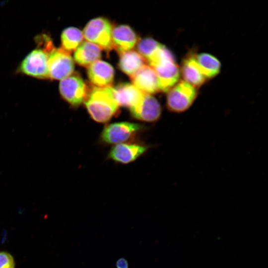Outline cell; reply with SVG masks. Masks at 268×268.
Here are the masks:
<instances>
[{
    "label": "cell",
    "mask_w": 268,
    "mask_h": 268,
    "mask_svg": "<svg viewBox=\"0 0 268 268\" xmlns=\"http://www.w3.org/2000/svg\"><path fill=\"white\" fill-rule=\"evenodd\" d=\"M87 75L95 87L105 88L110 86L114 77V69L109 63L98 60L88 67Z\"/></svg>",
    "instance_id": "12"
},
{
    "label": "cell",
    "mask_w": 268,
    "mask_h": 268,
    "mask_svg": "<svg viewBox=\"0 0 268 268\" xmlns=\"http://www.w3.org/2000/svg\"><path fill=\"white\" fill-rule=\"evenodd\" d=\"M101 50L98 45L88 41H84L75 50L74 60L78 65L88 67L100 58Z\"/></svg>",
    "instance_id": "16"
},
{
    "label": "cell",
    "mask_w": 268,
    "mask_h": 268,
    "mask_svg": "<svg viewBox=\"0 0 268 268\" xmlns=\"http://www.w3.org/2000/svg\"><path fill=\"white\" fill-rule=\"evenodd\" d=\"M110 86L93 87L88 90L83 102L91 118L97 123L108 122L119 111V106L112 96Z\"/></svg>",
    "instance_id": "1"
},
{
    "label": "cell",
    "mask_w": 268,
    "mask_h": 268,
    "mask_svg": "<svg viewBox=\"0 0 268 268\" xmlns=\"http://www.w3.org/2000/svg\"><path fill=\"white\" fill-rule=\"evenodd\" d=\"M180 72L184 81L197 88L207 79L201 73L196 62V54L193 53L189 54L183 59Z\"/></svg>",
    "instance_id": "15"
},
{
    "label": "cell",
    "mask_w": 268,
    "mask_h": 268,
    "mask_svg": "<svg viewBox=\"0 0 268 268\" xmlns=\"http://www.w3.org/2000/svg\"><path fill=\"white\" fill-rule=\"evenodd\" d=\"M197 95V88L184 80H180L167 92V108L172 112H184L192 106Z\"/></svg>",
    "instance_id": "2"
},
{
    "label": "cell",
    "mask_w": 268,
    "mask_h": 268,
    "mask_svg": "<svg viewBox=\"0 0 268 268\" xmlns=\"http://www.w3.org/2000/svg\"><path fill=\"white\" fill-rule=\"evenodd\" d=\"M48 53L41 48H37L23 59L19 66V70L23 73L36 78H48Z\"/></svg>",
    "instance_id": "7"
},
{
    "label": "cell",
    "mask_w": 268,
    "mask_h": 268,
    "mask_svg": "<svg viewBox=\"0 0 268 268\" xmlns=\"http://www.w3.org/2000/svg\"><path fill=\"white\" fill-rule=\"evenodd\" d=\"M83 38L82 32L79 29L73 27L67 28L61 34L62 48L70 53L77 49Z\"/></svg>",
    "instance_id": "19"
},
{
    "label": "cell",
    "mask_w": 268,
    "mask_h": 268,
    "mask_svg": "<svg viewBox=\"0 0 268 268\" xmlns=\"http://www.w3.org/2000/svg\"><path fill=\"white\" fill-rule=\"evenodd\" d=\"M131 78L133 84L144 93L151 94L159 91L156 73L149 65H143Z\"/></svg>",
    "instance_id": "14"
},
{
    "label": "cell",
    "mask_w": 268,
    "mask_h": 268,
    "mask_svg": "<svg viewBox=\"0 0 268 268\" xmlns=\"http://www.w3.org/2000/svg\"><path fill=\"white\" fill-rule=\"evenodd\" d=\"M116 268H129V263L127 260L124 258H120L116 262Z\"/></svg>",
    "instance_id": "22"
},
{
    "label": "cell",
    "mask_w": 268,
    "mask_h": 268,
    "mask_svg": "<svg viewBox=\"0 0 268 268\" xmlns=\"http://www.w3.org/2000/svg\"><path fill=\"white\" fill-rule=\"evenodd\" d=\"M148 149L146 145L134 143L116 144L110 150L108 157L117 162L127 164L133 162Z\"/></svg>",
    "instance_id": "10"
},
{
    "label": "cell",
    "mask_w": 268,
    "mask_h": 268,
    "mask_svg": "<svg viewBox=\"0 0 268 268\" xmlns=\"http://www.w3.org/2000/svg\"><path fill=\"white\" fill-rule=\"evenodd\" d=\"M49 78L63 79L71 75L74 65L70 53L62 47H54L48 54V60Z\"/></svg>",
    "instance_id": "5"
},
{
    "label": "cell",
    "mask_w": 268,
    "mask_h": 268,
    "mask_svg": "<svg viewBox=\"0 0 268 268\" xmlns=\"http://www.w3.org/2000/svg\"><path fill=\"white\" fill-rule=\"evenodd\" d=\"M152 67L157 76L159 91L168 92L178 82L180 72L175 60L163 61Z\"/></svg>",
    "instance_id": "9"
},
{
    "label": "cell",
    "mask_w": 268,
    "mask_h": 268,
    "mask_svg": "<svg viewBox=\"0 0 268 268\" xmlns=\"http://www.w3.org/2000/svg\"><path fill=\"white\" fill-rule=\"evenodd\" d=\"M16 262L13 256L5 251H0V268H15Z\"/></svg>",
    "instance_id": "21"
},
{
    "label": "cell",
    "mask_w": 268,
    "mask_h": 268,
    "mask_svg": "<svg viewBox=\"0 0 268 268\" xmlns=\"http://www.w3.org/2000/svg\"><path fill=\"white\" fill-rule=\"evenodd\" d=\"M162 45L154 39L147 37L138 41L137 49L138 53L147 62Z\"/></svg>",
    "instance_id": "20"
},
{
    "label": "cell",
    "mask_w": 268,
    "mask_h": 268,
    "mask_svg": "<svg viewBox=\"0 0 268 268\" xmlns=\"http://www.w3.org/2000/svg\"><path fill=\"white\" fill-rule=\"evenodd\" d=\"M119 55V67L123 72L130 77L144 65L145 60L136 51L130 50Z\"/></svg>",
    "instance_id": "17"
},
{
    "label": "cell",
    "mask_w": 268,
    "mask_h": 268,
    "mask_svg": "<svg viewBox=\"0 0 268 268\" xmlns=\"http://www.w3.org/2000/svg\"><path fill=\"white\" fill-rule=\"evenodd\" d=\"M196 60L201 73L206 79L212 78L220 72V62L211 54L200 53L196 55Z\"/></svg>",
    "instance_id": "18"
},
{
    "label": "cell",
    "mask_w": 268,
    "mask_h": 268,
    "mask_svg": "<svg viewBox=\"0 0 268 268\" xmlns=\"http://www.w3.org/2000/svg\"><path fill=\"white\" fill-rule=\"evenodd\" d=\"M88 90L83 79L76 73L61 80L59 84L62 97L73 107L84 102Z\"/></svg>",
    "instance_id": "4"
},
{
    "label": "cell",
    "mask_w": 268,
    "mask_h": 268,
    "mask_svg": "<svg viewBox=\"0 0 268 268\" xmlns=\"http://www.w3.org/2000/svg\"><path fill=\"white\" fill-rule=\"evenodd\" d=\"M133 118L143 122H154L161 115V107L158 100L150 94L144 93L134 106L130 108Z\"/></svg>",
    "instance_id": "8"
},
{
    "label": "cell",
    "mask_w": 268,
    "mask_h": 268,
    "mask_svg": "<svg viewBox=\"0 0 268 268\" xmlns=\"http://www.w3.org/2000/svg\"><path fill=\"white\" fill-rule=\"evenodd\" d=\"M138 41L135 32L128 25H119L112 29V49L119 54L131 50Z\"/></svg>",
    "instance_id": "11"
},
{
    "label": "cell",
    "mask_w": 268,
    "mask_h": 268,
    "mask_svg": "<svg viewBox=\"0 0 268 268\" xmlns=\"http://www.w3.org/2000/svg\"><path fill=\"white\" fill-rule=\"evenodd\" d=\"M112 26L106 18L99 17L89 21L82 33L87 41L99 46L102 49L110 51L112 49Z\"/></svg>",
    "instance_id": "3"
},
{
    "label": "cell",
    "mask_w": 268,
    "mask_h": 268,
    "mask_svg": "<svg viewBox=\"0 0 268 268\" xmlns=\"http://www.w3.org/2000/svg\"><path fill=\"white\" fill-rule=\"evenodd\" d=\"M112 96L119 106L131 108L141 98L143 92L134 84L129 83L110 86Z\"/></svg>",
    "instance_id": "13"
},
{
    "label": "cell",
    "mask_w": 268,
    "mask_h": 268,
    "mask_svg": "<svg viewBox=\"0 0 268 268\" xmlns=\"http://www.w3.org/2000/svg\"><path fill=\"white\" fill-rule=\"evenodd\" d=\"M142 128L139 124L127 122L108 124L102 130L101 139L108 144L124 143L132 138Z\"/></svg>",
    "instance_id": "6"
}]
</instances>
